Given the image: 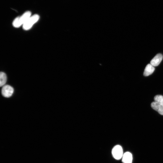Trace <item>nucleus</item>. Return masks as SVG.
Segmentation results:
<instances>
[{"label": "nucleus", "instance_id": "nucleus-3", "mask_svg": "<svg viewBox=\"0 0 163 163\" xmlns=\"http://www.w3.org/2000/svg\"><path fill=\"white\" fill-rule=\"evenodd\" d=\"M112 154L115 159L117 160L120 159L122 158L123 154L122 147L119 145L114 146L112 149Z\"/></svg>", "mask_w": 163, "mask_h": 163}, {"label": "nucleus", "instance_id": "nucleus-4", "mask_svg": "<svg viewBox=\"0 0 163 163\" xmlns=\"http://www.w3.org/2000/svg\"><path fill=\"white\" fill-rule=\"evenodd\" d=\"M14 89L12 87L8 85L3 86L1 92L2 95L6 97H9L12 95Z\"/></svg>", "mask_w": 163, "mask_h": 163}, {"label": "nucleus", "instance_id": "nucleus-2", "mask_svg": "<svg viewBox=\"0 0 163 163\" xmlns=\"http://www.w3.org/2000/svg\"><path fill=\"white\" fill-rule=\"evenodd\" d=\"M40 16L37 14L31 15L23 25V29L25 30L30 29L33 25L37 22Z\"/></svg>", "mask_w": 163, "mask_h": 163}, {"label": "nucleus", "instance_id": "nucleus-9", "mask_svg": "<svg viewBox=\"0 0 163 163\" xmlns=\"http://www.w3.org/2000/svg\"><path fill=\"white\" fill-rule=\"evenodd\" d=\"M7 80L6 74L4 72H1L0 73V86H3L6 83Z\"/></svg>", "mask_w": 163, "mask_h": 163}, {"label": "nucleus", "instance_id": "nucleus-8", "mask_svg": "<svg viewBox=\"0 0 163 163\" xmlns=\"http://www.w3.org/2000/svg\"><path fill=\"white\" fill-rule=\"evenodd\" d=\"M155 69V67L150 64H148L146 66L143 75L147 76L152 74Z\"/></svg>", "mask_w": 163, "mask_h": 163}, {"label": "nucleus", "instance_id": "nucleus-7", "mask_svg": "<svg viewBox=\"0 0 163 163\" xmlns=\"http://www.w3.org/2000/svg\"><path fill=\"white\" fill-rule=\"evenodd\" d=\"M122 158V161L123 163H132V155L131 153L129 152H126L124 153Z\"/></svg>", "mask_w": 163, "mask_h": 163}, {"label": "nucleus", "instance_id": "nucleus-6", "mask_svg": "<svg viewBox=\"0 0 163 163\" xmlns=\"http://www.w3.org/2000/svg\"><path fill=\"white\" fill-rule=\"evenodd\" d=\"M151 106L153 109L157 111L160 114L163 115V105L154 101L151 103Z\"/></svg>", "mask_w": 163, "mask_h": 163}, {"label": "nucleus", "instance_id": "nucleus-5", "mask_svg": "<svg viewBox=\"0 0 163 163\" xmlns=\"http://www.w3.org/2000/svg\"><path fill=\"white\" fill-rule=\"evenodd\" d=\"M162 59V55L161 54H158L151 60L150 64L154 66H157L159 65Z\"/></svg>", "mask_w": 163, "mask_h": 163}, {"label": "nucleus", "instance_id": "nucleus-1", "mask_svg": "<svg viewBox=\"0 0 163 163\" xmlns=\"http://www.w3.org/2000/svg\"><path fill=\"white\" fill-rule=\"evenodd\" d=\"M31 12L27 11L23 13L21 16L16 17L12 22L13 26L15 27L18 28L22 25L31 16Z\"/></svg>", "mask_w": 163, "mask_h": 163}, {"label": "nucleus", "instance_id": "nucleus-10", "mask_svg": "<svg viewBox=\"0 0 163 163\" xmlns=\"http://www.w3.org/2000/svg\"><path fill=\"white\" fill-rule=\"evenodd\" d=\"M155 101L163 105V96L160 95H156L154 98Z\"/></svg>", "mask_w": 163, "mask_h": 163}]
</instances>
